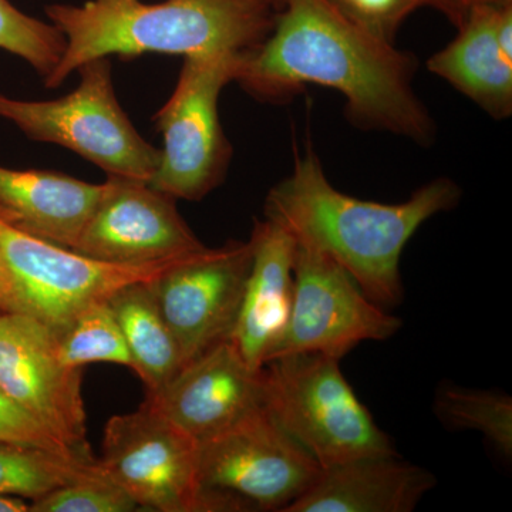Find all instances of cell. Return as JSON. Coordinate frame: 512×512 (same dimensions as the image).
<instances>
[{"instance_id": "cell-24", "label": "cell", "mask_w": 512, "mask_h": 512, "mask_svg": "<svg viewBox=\"0 0 512 512\" xmlns=\"http://www.w3.org/2000/svg\"><path fill=\"white\" fill-rule=\"evenodd\" d=\"M138 505L107 477L90 478L55 488L30 501L29 512H130Z\"/></svg>"}, {"instance_id": "cell-16", "label": "cell", "mask_w": 512, "mask_h": 512, "mask_svg": "<svg viewBox=\"0 0 512 512\" xmlns=\"http://www.w3.org/2000/svg\"><path fill=\"white\" fill-rule=\"evenodd\" d=\"M436 484L430 471L397 454L353 458L322 468L285 512H412Z\"/></svg>"}, {"instance_id": "cell-11", "label": "cell", "mask_w": 512, "mask_h": 512, "mask_svg": "<svg viewBox=\"0 0 512 512\" xmlns=\"http://www.w3.org/2000/svg\"><path fill=\"white\" fill-rule=\"evenodd\" d=\"M82 386V369L64 365L46 326L0 312V389L67 446L93 457Z\"/></svg>"}, {"instance_id": "cell-9", "label": "cell", "mask_w": 512, "mask_h": 512, "mask_svg": "<svg viewBox=\"0 0 512 512\" xmlns=\"http://www.w3.org/2000/svg\"><path fill=\"white\" fill-rule=\"evenodd\" d=\"M198 470L205 490L245 507L285 512L312 487L322 467L262 406L198 443Z\"/></svg>"}, {"instance_id": "cell-23", "label": "cell", "mask_w": 512, "mask_h": 512, "mask_svg": "<svg viewBox=\"0 0 512 512\" xmlns=\"http://www.w3.org/2000/svg\"><path fill=\"white\" fill-rule=\"evenodd\" d=\"M0 49L25 60L45 79L62 59L66 39L52 23L0 0Z\"/></svg>"}, {"instance_id": "cell-6", "label": "cell", "mask_w": 512, "mask_h": 512, "mask_svg": "<svg viewBox=\"0 0 512 512\" xmlns=\"http://www.w3.org/2000/svg\"><path fill=\"white\" fill-rule=\"evenodd\" d=\"M188 256L153 264H110L0 221L3 312L35 319L57 339L93 302L109 298L121 286L156 281Z\"/></svg>"}, {"instance_id": "cell-8", "label": "cell", "mask_w": 512, "mask_h": 512, "mask_svg": "<svg viewBox=\"0 0 512 512\" xmlns=\"http://www.w3.org/2000/svg\"><path fill=\"white\" fill-rule=\"evenodd\" d=\"M242 56L185 57L173 94L156 114L164 147L151 187L175 200L200 201L224 181L232 147L218 101L222 89L235 82Z\"/></svg>"}, {"instance_id": "cell-1", "label": "cell", "mask_w": 512, "mask_h": 512, "mask_svg": "<svg viewBox=\"0 0 512 512\" xmlns=\"http://www.w3.org/2000/svg\"><path fill=\"white\" fill-rule=\"evenodd\" d=\"M417 59L359 28L329 0H281L271 35L242 56L235 83L264 101L308 84L338 90L356 127L429 146L436 123L413 89Z\"/></svg>"}, {"instance_id": "cell-2", "label": "cell", "mask_w": 512, "mask_h": 512, "mask_svg": "<svg viewBox=\"0 0 512 512\" xmlns=\"http://www.w3.org/2000/svg\"><path fill=\"white\" fill-rule=\"evenodd\" d=\"M461 201V188L436 178L400 204L365 201L336 190L315 151L296 158L292 174L269 190L265 217L281 225L296 244L338 262L382 308L403 299L400 258L417 229Z\"/></svg>"}, {"instance_id": "cell-28", "label": "cell", "mask_w": 512, "mask_h": 512, "mask_svg": "<svg viewBox=\"0 0 512 512\" xmlns=\"http://www.w3.org/2000/svg\"><path fill=\"white\" fill-rule=\"evenodd\" d=\"M29 507L25 498L0 495V512H29Z\"/></svg>"}, {"instance_id": "cell-10", "label": "cell", "mask_w": 512, "mask_h": 512, "mask_svg": "<svg viewBox=\"0 0 512 512\" xmlns=\"http://www.w3.org/2000/svg\"><path fill=\"white\" fill-rule=\"evenodd\" d=\"M402 326L338 262L296 244L291 315L272 359L320 353L340 360L360 343L393 338Z\"/></svg>"}, {"instance_id": "cell-17", "label": "cell", "mask_w": 512, "mask_h": 512, "mask_svg": "<svg viewBox=\"0 0 512 512\" xmlns=\"http://www.w3.org/2000/svg\"><path fill=\"white\" fill-rule=\"evenodd\" d=\"M103 184L42 170L0 167V221L73 249L99 201Z\"/></svg>"}, {"instance_id": "cell-29", "label": "cell", "mask_w": 512, "mask_h": 512, "mask_svg": "<svg viewBox=\"0 0 512 512\" xmlns=\"http://www.w3.org/2000/svg\"><path fill=\"white\" fill-rule=\"evenodd\" d=\"M0 312H3V282L0 278Z\"/></svg>"}, {"instance_id": "cell-15", "label": "cell", "mask_w": 512, "mask_h": 512, "mask_svg": "<svg viewBox=\"0 0 512 512\" xmlns=\"http://www.w3.org/2000/svg\"><path fill=\"white\" fill-rule=\"evenodd\" d=\"M252 264L229 340L252 369L261 370L284 338L293 298L296 241L264 218L252 229Z\"/></svg>"}, {"instance_id": "cell-27", "label": "cell", "mask_w": 512, "mask_h": 512, "mask_svg": "<svg viewBox=\"0 0 512 512\" xmlns=\"http://www.w3.org/2000/svg\"><path fill=\"white\" fill-rule=\"evenodd\" d=\"M508 3H512V0H434V9L443 13L457 28L474 8L508 5Z\"/></svg>"}, {"instance_id": "cell-20", "label": "cell", "mask_w": 512, "mask_h": 512, "mask_svg": "<svg viewBox=\"0 0 512 512\" xmlns=\"http://www.w3.org/2000/svg\"><path fill=\"white\" fill-rule=\"evenodd\" d=\"M100 477L107 476L97 458L60 456L0 441V495L32 501L63 485Z\"/></svg>"}, {"instance_id": "cell-5", "label": "cell", "mask_w": 512, "mask_h": 512, "mask_svg": "<svg viewBox=\"0 0 512 512\" xmlns=\"http://www.w3.org/2000/svg\"><path fill=\"white\" fill-rule=\"evenodd\" d=\"M76 72L79 86L60 99L22 101L0 94V119L15 124L30 140L79 154L107 175L150 183L161 150L140 136L121 109L109 57L90 60Z\"/></svg>"}, {"instance_id": "cell-22", "label": "cell", "mask_w": 512, "mask_h": 512, "mask_svg": "<svg viewBox=\"0 0 512 512\" xmlns=\"http://www.w3.org/2000/svg\"><path fill=\"white\" fill-rule=\"evenodd\" d=\"M57 352L64 365L76 369L103 362L133 370V360L107 299L93 302L77 315L57 338Z\"/></svg>"}, {"instance_id": "cell-12", "label": "cell", "mask_w": 512, "mask_h": 512, "mask_svg": "<svg viewBox=\"0 0 512 512\" xmlns=\"http://www.w3.org/2000/svg\"><path fill=\"white\" fill-rule=\"evenodd\" d=\"M251 264V241H229L188 256L153 282L184 365L231 336Z\"/></svg>"}, {"instance_id": "cell-4", "label": "cell", "mask_w": 512, "mask_h": 512, "mask_svg": "<svg viewBox=\"0 0 512 512\" xmlns=\"http://www.w3.org/2000/svg\"><path fill=\"white\" fill-rule=\"evenodd\" d=\"M339 362L320 353L275 357L262 367L265 409L322 468L397 454Z\"/></svg>"}, {"instance_id": "cell-18", "label": "cell", "mask_w": 512, "mask_h": 512, "mask_svg": "<svg viewBox=\"0 0 512 512\" xmlns=\"http://www.w3.org/2000/svg\"><path fill=\"white\" fill-rule=\"evenodd\" d=\"M498 8L471 10L457 26V36L434 53L426 67L488 116L504 120L512 114V59L505 55L495 35Z\"/></svg>"}, {"instance_id": "cell-21", "label": "cell", "mask_w": 512, "mask_h": 512, "mask_svg": "<svg viewBox=\"0 0 512 512\" xmlns=\"http://www.w3.org/2000/svg\"><path fill=\"white\" fill-rule=\"evenodd\" d=\"M434 412L451 430L483 434L505 457L512 454V400L503 393L443 384L436 393Z\"/></svg>"}, {"instance_id": "cell-3", "label": "cell", "mask_w": 512, "mask_h": 512, "mask_svg": "<svg viewBox=\"0 0 512 512\" xmlns=\"http://www.w3.org/2000/svg\"><path fill=\"white\" fill-rule=\"evenodd\" d=\"M279 9L281 0L53 3L46 16L66 39V49L43 82L56 89L82 64L113 55H247L271 35Z\"/></svg>"}, {"instance_id": "cell-25", "label": "cell", "mask_w": 512, "mask_h": 512, "mask_svg": "<svg viewBox=\"0 0 512 512\" xmlns=\"http://www.w3.org/2000/svg\"><path fill=\"white\" fill-rule=\"evenodd\" d=\"M350 22L384 42L394 43L404 20L434 0H329Z\"/></svg>"}, {"instance_id": "cell-26", "label": "cell", "mask_w": 512, "mask_h": 512, "mask_svg": "<svg viewBox=\"0 0 512 512\" xmlns=\"http://www.w3.org/2000/svg\"><path fill=\"white\" fill-rule=\"evenodd\" d=\"M0 441L40 448L60 456L96 458L83 456L67 446L55 433L13 402L2 389H0Z\"/></svg>"}, {"instance_id": "cell-19", "label": "cell", "mask_w": 512, "mask_h": 512, "mask_svg": "<svg viewBox=\"0 0 512 512\" xmlns=\"http://www.w3.org/2000/svg\"><path fill=\"white\" fill-rule=\"evenodd\" d=\"M153 282L121 286L107 298L133 360V370L146 384L147 394L161 389L184 366L180 346L158 305Z\"/></svg>"}, {"instance_id": "cell-7", "label": "cell", "mask_w": 512, "mask_h": 512, "mask_svg": "<svg viewBox=\"0 0 512 512\" xmlns=\"http://www.w3.org/2000/svg\"><path fill=\"white\" fill-rule=\"evenodd\" d=\"M97 461L107 478L144 510H245L235 498L205 490L198 470L197 441L148 400L136 412L107 421Z\"/></svg>"}, {"instance_id": "cell-13", "label": "cell", "mask_w": 512, "mask_h": 512, "mask_svg": "<svg viewBox=\"0 0 512 512\" xmlns=\"http://www.w3.org/2000/svg\"><path fill=\"white\" fill-rule=\"evenodd\" d=\"M146 181L107 175L73 251L110 264L143 265L204 251L175 205Z\"/></svg>"}, {"instance_id": "cell-14", "label": "cell", "mask_w": 512, "mask_h": 512, "mask_svg": "<svg viewBox=\"0 0 512 512\" xmlns=\"http://www.w3.org/2000/svg\"><path fill=\"white\" fill-rule=\"evenodd\" d=\"M147 400L201 443L264 406V377L227 339L181 367Z\"/></svg>"}]
</instances>
